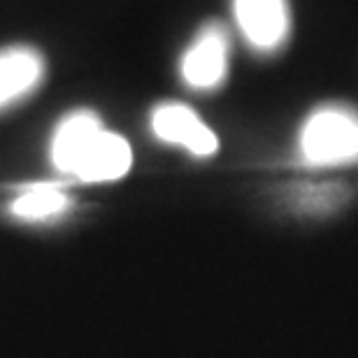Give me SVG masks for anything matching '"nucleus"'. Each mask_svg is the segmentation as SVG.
<instances>
[{
  "label": "nucleus",
  "mask_w": 358,
  "mask_h": 358,
  "mask_svg": "<svg viewBox=\"0 0 358 358\" xmlns=\"http://www.w3.org/2000/svg\"><path fill=\"white\" fill-rule=\"evenodd\" d=\"M300 152L312 166L358 161V114L340 105L321 107L305 121Z\"/></svg>",
  "instance_id": "1"
},
{
  "label": "nucleus",
  "mask_w": 358,
  "mask_h": 358,
  "mask_svg": "<svg viewBox=\"0 0 358 358\" xmlns=\"http://www.w3.org/2000/svg\"><path fill=\"white\" fill-rule=\"evenodd\" d=\"M152 128L161 140L189 149L196 156H210L219 147L212 128L184 105H161L152 117Z\"/></svg>",
  "instance_id": "2"
},
{
  "label": "nucleus",
  "mask_w": 358,
  "mask_h": 358,
  "mask_svg": "<svg viewBox=\"0 0 358 358\" xmlns=\"http://www.w3.org/2000/svg\"><path fill=\"white\" fill-rule=\"evenodd\" d=\"M235 19L245 38L259 49H275L289 35V5L279 0H240Z\"/></svg>",
  "instance_id": "3"
},
{
  "label": "nucleus",
  "mask_w": 358,
  "mask_h": 358,
  "mask_svg": "<svg viewBox=\"0 0 358 358\" xmlns=\"http://www.w3.org/2000/svg\"><path fill=\"white\" fill-rule=\"evenodd\" d=\"M228 40L221 28H207L182 61L184 80L196 89H212L226 77Z\"/></svg>",
  "instance_id": "4"
},
{
  "label": "nucleus",
  "mask_w": 358,
  "mask_h": 358,
  "mask_svg": "<svg viewBox=\"0 0 358 358\" xmlns=\"http://www.w3.org/2000/svg\"><path fill=\"white\" fill-rule=\"evenodd\" d=\"M131 166V145L121 135L103 131L89 147V152L84 154L75 170V177H80L82 182H112V179L124 177Z\"/></svg>",
  "instance_id": "5"
},
{
  "label": "nucleus",
  "mask_w": 358,
  "mask_h": 358,
  "mask_svg": "<svg viewBox=\"0 0 358 358\" xmlns=\"http://www.w3.org/2000/svg\"><path fill=\"white\" fill-rule=\"evenodd\" d=\"M103 133L100 121L91 112H77L59 126L52 142V159L61 173L75 175L77 166L89 152V147Z\"/></svg>",
  "instance_id": "6"
},
{
  "label": "nucleus",
  "mask_w": 358,
  "mask_h": 358,
  "mask_svg": "<svg viewBox=\"0 0 358 358\" xmlns=\"http://www.w3.org/2000/svg\"><path fill=\"white\" fill-rule=\"evenodd\" d=\"M40 75L42 61L31 49H10L0 54V105L31 91Z\"/></svg>",
  "instance_id": "7"
},
{
  "label": "nucleus",
  "mask_w": 358,
  "mask_h": 358,
  "mask_svg": "<svg viewBox=\"0 0 358 358\" xmlns=\"http://www.w3.org/2000/svg\"><path fill=\"white\" fill-rule=\"evenodd\" d=\"M66 205H68V198L61 189L49 186V184H40V186H33L31 191L21 193L12 203L10 210L14 217H19V219L38 221V219H47V217L59 214Z\"/></svg>",
  "instance_id": "8"
}]
</instances>
